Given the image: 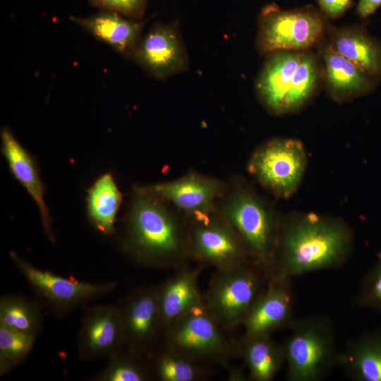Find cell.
I'll list each match as a JSON object with an SVG mask.
<instances>
[{"label":"cell","instance_id":"cell-12","mask_svg":"<svg viewBox=\"0 0 381 381\" xmlns=\"http://www.w3.org/2000/svg\"><path fill=\"white\" fill-rule=\"evenodd\" d=\"M126 347L117 306L85 308L77 337L78 356L83 361L109 359Z\"/></svg>","mask_w":381,"mask_h":381},{"label":"cell","instance_id":"cell-2","mask_svg":"<svg viewBox=\"0 0 381 381\" xmlns=\"http://www.w3.org/2000/svg\"><path fill=\"white\" fill-rule=\"evenodd\" d=\"M121 246L138 266L177 270L190 259L188 219L171 204L134 186Z\"/></svg>","mask_w":381,"mask_h":381},{"label":"cell","instance_id":"cell-14","mask_svg":"<svg viewBox=\"0 0 381 381\" xmlns=\"http://www.w3.org/2000/svg\"><path fill=\"white\" fill-rule=\"evenodd\" d=\"M294 294L291 279L271 275L267 286L243 319V338L271 336L288 328L294 317Z\"/></svg>","mask_w":381,"mask_h":381},{"label":"cell","instance_id":"cell-19","mask_svg":"<svg viewBox=\"0 0 381 381\" xmlns=\"http://www.w3.org/2000/svg\"><path fill=\"white\" fill-rule=\"evenodd\" d=\"M70 20L119 54L130 57L141 39L144 25L143 22L126 19L109 11L88 17L71 16Z\"/></svg>","mask_w":381,"mask_h":381},{"label":"cell","instance_id":"cell-3","mask_svg":"<svg viewBox=\"0 0 381 381\" xmlns=\"http://www.w3.org/2000/svg\"><path fill=\"white\" fill-rule=\"evenodd\" d=\"M216 212L236 231L251 260L270 274L277 243L281 214L245 178L233 175L217 200Z\"/></svg>","mask_w":381,"mask_h":381},{"label":"cell","instance_id":"cell-13","mask_svg":"<svg viewBox=\"0 0 381 381\" xmlns=\"http://www.w3.org/2000/svg\"><path fill=\"white\" fill-rule=\"evenodd\" d=\"M117 306L126 349L143 356L161 332L157 286L137 289L121 298Z\"/></svg>","mask_w":381,"mask_h":381},{"label":"cell","instance_id":"cell-18","mask_svg":"<svg viewBox=\"0 0 381 381\" xmlns=\"http://www.w3.org/2000/svg\"><path fill=\"white\" fill-rule=\"evenodd\" d=\"M202 267L190 269L186 266L157 286L161 332L175 320L203 303L198 279Z\"/></svg>","mask_w":381,"mask_h":381},{"label":"cell","instance_id":"cell-8","mask_svg":"<svg viewBox=\"0 0 381 381\" xmlns=\"http://www.w3.org/2000/svg\"><path fill=\"white\" fill-rule=\"evenodd\" d=\"M9 256L36 296L59 318L107 296L116 286L114 282L93 283L58 275L34 266L15 251Z\"/></svg>","mask_w":381,"mask_h":381},{"label":"cell","instance_id":"cell-31","mask_svg":"<svg viewBox=\"0 0 381 381\" xmlns=\"http://www.w3.org/2000/svg\"><path fill=\"white\" fill-rule=\"evenodd\" d=\"M90 3L102 11L116 12L131 18H139L144 13L146 0H90Z\"/></svg>","mask_w":381,"mask_h":381},{"label":"cell","instance_id":"cell-28","mask_svg":"<svg viewBox=\"0 0 381 381\" xmlns=\"http://www.w3.org/2000/svg\"><path fill=\"white\" fill-rule=\"evenodd\" d=\"M198 363L167 348L155 359V372L162 381H198L207 375Z\"/></svg>","mask_w":381,"mask_h":381},{"label":"cell","instance_id":"cell-9","mask_svg":"<svg viewBox=\"0 0 381 381\" xmlns=\"http://www.w3.org/2000/svg\"><path fill=\"white\" fill-rule=\"evenodd\" d=\"M204 301L175 320L164 331L167 348L194 361L224 363L238 344L230 342Z\"/></svg>","mask_w":381,"mask_h":381},{"label":"cell","instance_id":"cell-6","mask_svg":"<svg viewBox=\"0 0 381 381\" xmlns=\"http://www.w3.org/2000/svg\"><path fill=\"white\" fill-rule=\"evenodd\" d=\"M265 277L263 271L252 260L216 270L203 301L222 328L232 329L241 325L263 290Z\"/></svg>","mask_w":381,"mask_h":381},{"label":"cell","instance_id":"cell-7","mask_svg":"<svg viewBox=\"0 0 381 381\" xmlns=\"http://www.w3.org/2000/svg\"><path fill=\"white\" fill-rule=\"evenodd\" d=\"M324 30V15L315 8L285 11L272 3L260 13L256 44L263 54L306 51L319 42Z\"/></svg>","mask_w":381,"mask_h":381},{"label":"cell","instance_id":"cell-26","mask_svg":"<svg viewBox=\"0 0 381 381\" xmlns=\"http://www.w3.org/2000/svg\"><path fill=\"white\" fill-rule=\"evenodd\" d=\"M318 61L313 53L303 51L284 107V114L301 109L314 95L320 78Z\"/></svg>","mask_w":381,"mask_h":381},{"label":"cell","instance_id":"cell-1","mask_svg":"<svg viewBox=\"0 0 381 381\" xmlns=\"http://www.w3.org/2000/svg\"><path fill=\"white\" fill-rule=\"evenodd\" d=\"M353 247V231L341 218L315 212L281 214L270 276L292 279L340 267L349 260Z\"/></svg>","mask_w":381,"mask_h":381},{"label":"cell","instance_id":"cell-27","mask_svg":"<svg viewBox=\"0 0 381 381\" xmlns=\"http://www.w3.org/2000/svg\"><path fill=\"white\" fill-rule=\"evenodd\" d=\"M140 356L123 349L109 358L106 366L91 380L94 381H145L150 373Z\"/></svg>","mask_w":381,"mask_h":381},{"label":"cell","instance_id":"cell-5","mask_svg":"<svg viewBox=\"0 0 381 381\" xmlns=\"http://www.w3.org/2000/svg\"><path fill=\"white\" fill-rule=\"evenodd\" d=\"M307 164V152L301 141L274 138L253 150L246 168L270 194L279 199H288L301 186Z\"/></svg>","mask_w":381,"mask_h":381},{"label":"cell","instance_id":"cell-25","mask_svg":"<svg viewBox=\"0 0 381 381\" xmlns=\"http://www.w3.org/2000/svg\"><path fill=\"white\" fill-rule=\"evenodd\" d=\"M42 323V309L35 301L20 294L0 298V325L37 337Z\"/></svg>","mask_w":381,"mask_h":381},{"label":"cell","instance_id":"cell-23","mask_svg":"<svg viewBox=\"0 0 381 381\" xmlns=\"http://www.w3.org/2000/svg\"><path fill=\"white\" fill-rule=\"evenodd\" d=\"M87 192L88 220L104 236L112 235L115 232L116 215L123 200V195L112 174H102Z\"/></svg>","mask_w":381,"mask_h":381},{"label":"cell","instance_id":"cell-10","mask_svg":"<svg viewBox=\"0 0 381 381\" xmlns=\"http://www.w3.org/2000/svg\"><path fill=\"white\" fill-rule=\"evenodd\" d=\"M187 219L190 258L201 266L221 270L251 260L238 234L216 210Z\"/></svg>","mask_w":381,"mask_h":381},{"label":"cell","instance_id":"cell-11","mask_svg":"<svg viewBox=\"0 0 381 381\" xmlns=\"http://www.w3.org/2000/svg\"><path fill=\"white\" fill-rule=\"evenodd\" d=\"M140 186L191 218L215 210L217 200L226 190V181L190 170L171 181Z\"/></svg>","mask_w":381,"mask_h":381},{"label":"cell","instance_id":"cell-16","mask_svg":"<svg viewBox=\"0 0 381 381\" xmlns=\"http://www.w3.org/2000/svg\"><path fill=\"white\" fill-rule=\"evenodd\" d=\"M303 51H277L269 54L256 80L258 97L270 114L284 115L285 102L293 84Z\"/></svg>","mask_w":381,"mask_h":381},{"label":"cell","instance_id":"cell-24","mask_svg":"<svg viewBox=\"0 0 381 381\" xmlns=\"http://www.w3.org/2000/svg\"><path fill=\"white\" fill-rule=\"evenodd\" d=\"M238 352L254 381L272 380L285 363L283 345L271 336L242 338Z\"/></svg>","mask_w":381,"mask_h":381},{"label":"cell","instance_id":"cell-17","mask_svg":"<svg viewBox=\"0 0 381 381\" xmlns=\"http://www.w3.org/2000/svg\"><path fill=\"white\" fill-rule=\"evenodd\" d=\"M1 151L13 177L23 186L38 207L44 234L54 242L51 217L44 198L45 189L35 159L7 127L1 130Z\"/></svg>","mask_w":381,"mask_h":381},{"label":"cell","instance_id":"cell-32","mask_svg":"<svg viewBox=\"0 0 381 381\" xmlns=\"http://www.w3.org/2000/svg\"><path fill=\"white\" fill-rule=\"evenodd\" d=\"M321 13L329 18L341 16L353 5L352 0H316Z\"/></svg>","mask_w":381,"mask_h":381},{"label":"cell","instance_id":"cell-4","mask_svg":"<svg viewBox=\"0 0 381 381\" xmlns=\"http://www.w3.org/2000/svg\"><path fill=\"white\" fill-rule=\"evenodd\" d=\"M283 347L289 381H320L338 365L339 352L330 320L322 315L294 319Z\"/></svg>","mask_w":381,"mask_h":381},{"label":"cell","instance_id":"cell-21","mask_svg":"<svg viewBox=\"0 0 381 381\" xmlns=\"http://www.w3.org/2000/svg\"><path fill=\"white\" fill-rule=\"evenodd\" d=\"M338 365L356 381H381V326L351 339L339 352Z\"/></svg>","mask_w":381,"mask_h":381},{"label":"cell","instance_id":"cell-34","mask_svg":"<svg viewBox=\"0 0 381 381\" xmlns=\"http://www.w3.org/2000/svg\"><path fill=\"white\" fill-rule=\"evenodd\" d=\"M229 380L234 381H243L246 380L244 373L238 368H233L229 371Z\"/></svg>","mask_w":381,"mask_h":381},{"label":"cell","instance_id":"cell-33","mask_svg":"<svg viewBox=\"0 0 381 381\" xmlns=\"http://www.w3.org/2000/svg\"><path fill=\"white\" fill-rule=\"evenodd\" d=\"M381 5V0H359L357 12L363 18L373 14Z\"/></svg>","mask_w":381,"mask_h":381},{"label":"cell","instance_id":"cell-15","mask_svg":"<svg viewBox=\"0 0 381 381\" xmlns=\"http://www.w3.org/2000/svg\"><path fill=\"white\" fill-rule=\"evenodd\" d=\"M131 58L157 79L179 73L188 64L186 49L177 31L162 24L155 25L140 39Z\"/></svg>","mask_w":381,"mask_h":381},{"label":"cell","instance_id":"cell-20","mask_svg":"<svg viewBox=\"0 0 381 381\" xmlns=\"http://www.w3.org/2000/svg\"><path fill=\"white\" fill-rule=\"evenodd\" d=\"M323 76L334 100L345 102L360 97L373 87L371 76L327 44L322 52Z\"/></svg>","mask_w":381,"mask_h":381},{"label":"cell","instance_id":"cell-29","mask_svg":"<svg viewBox=\"0 0 381 381\" xmlns=\"http://www.w3.org/2000/svg\"><path fill=\"white\" fill-rule=\"evenodd\" d=\"M36 336L0 325V375H4L29 356Z\"/></svg>","mask_w":381,"mask_h":381},{"label":"cell","instance_id":"cell-22","mask_svg":"<svg viewBox=\"0 0 381 381\" xmlns=\"http://www.w3.org/2000/svg\"><path fill=\"white\" fill-rule=\"evenodd\" d=\"M329 44L337 53L346 58L369 75L381 76V47L360 28H331Z\"/></svg>","mask_w":381,"mask_h":381},{"label":"cell","instance_id":"cell-30","mask_svg":"<svg viewBox=\"0 0 381 381\" xmlns=\"http://www.w3.org/2000/svg\"><path fill=\"white\" fill-rule=\"evenodd\" d=\"M357 304L373 308L381 314V254L363 280Z\"/></svg>","mask_w":381,"mask_h":381}]
</instances>
